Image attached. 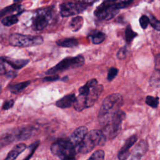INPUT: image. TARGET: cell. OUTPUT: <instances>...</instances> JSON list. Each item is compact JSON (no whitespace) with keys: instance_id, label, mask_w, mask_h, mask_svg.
<instances>
[{"instance_id":"5bb4252c","label":"cell","mask_w":160,"mask_h":160,"mask_svg":"<svg viewBox=\"0 0 160 160\" xmlns=\"http://www.w3.org/2000/svg\"><path fill=\"white\" fill-rule=\"evenodd\" d=\"M75 99L76 96L74 94H68L57 101L56 102V106L62 109L70 108L74 104Z\"/></svg>"},{"instance_id":"e575fe53","label":"cell","mask_w":160,"mask_h":160,"mask_svg":"<svg viewBox=\"0 0 160 160\" xmlns=\"http://www.w3.org/2000/svg\"><path fill=\"white\" fill-rule=\"evenodd\" d=\"M6 72V69L4 66V61L2 58H0V75L4 74Z\"/></svg>"},{"instance_id":"9c48e42d","label":"cell","mask_w":160,"mask_h":160,"mask_svg":"<svg viewBox=\"0 0 160 160\" xmlns=\"http://www.w3.org/2000/svg\"><path fill=\"white\" fill-rule=\"evenodd\" d=\"M88 132V128L86 126H82L76 128L71 134L69 138V141L74 146L76 150Z\"/></svg>"},{"instance_id":"ba28073f","label":"cell","mask_w":160,"mask_h":160,"mask_svg":"<svg viewBox=\"0 0 160 160\" xmlns=\"http://www.w3.org/2000/svg\"><path fill=\"white\" fill-rule=\"evenodd\" d=\"M88 4L81 2H66L60 5V14L63 17H68L74 16L83 11Z\"/></svg>"},{"instance_id":"ffe728a7","label":"cell","mask_w":160,"mask_h":160,"mask_svg":"<svg viewBox=\"0 0 160 160\" xmlns=\"http://www.w3.org/2000/svg\"><path fill=\"white\" fill-rule=\"evenodd\" d=\"M56 44L61 47L74 48L78 45V41L74 38H66L58 41Z\"/></svg>"},{"instance_id":"cb8c5ba5","label":"cell","mask_w":160,"mask_h":160,"mask_svg":"<svg viewBox=\"0 0 160 160\" xmlns=\"http://www.w3.org/2000/svg\"><path fill=\"white\" fill-rule=\"evenodd\" d=\"M18 22V18L16 15H11L4 18L2 20V23L5 26H10L16 24Z\"/></svg>"},{"instance_id":"2e32d148","label":"cell","mask_w":160,"mask_h":160,"mask_svg":"<svg viewBox=\"0 0 160 160\" xmlns=\"http://www.w3.org/2000/svg\"><path fill=\"white\" fill-rule=\"evenodd\" d=\"M2 58L5 62L9 64L12 68L16 69L22 68L29 62V60L28 59H15L10 58Z\"/></svg>"},{"instance_id":"1f68e13d","label":"cell","mask_w":160,"mask_h":160,"mask_svg":"<svg viewBox=\"0 0 160 160\" xmlns=\"http://www.w3.org/2000/svg\"><path fill=\"white\" fill-rule=\"evenodd\" d=\"M39 143V141H36V142H34L33 144H32L31 145V146H30V148H31V152H30V153L28 154V156L25 159H24L23 160H28V159L32 156V155L33 154V153H34V152L35 151L37 147L38 146Z\"/></svg>"},{"instance_id":"44dd1931","label":"cell","mask_w":160,"mask_h":160,"mask_svg":"<svg viewBox=\"0 0 160 160\" xmlns=\"http://www.w3.org/2000/svg\"><path fill=\"white\" fill-rule=\"evenodd\" d=\"M73 104L74 109L77 111H81L86 108L85 96L79 94L77 98H76Z\"/></svg>"},{"instance_id":"4fadbf2b","label":"cell","mask_w":160,"mask_h":160,"mask_svg":"<svg viewBox=\"0 0 160 160\" xmlns=\"http://www.w3.org/2000/svg\"><path fill=\"white\" fill-rule=\"evenodd\" d=\"M94 147H95V145L94 144L93 142L89 138L88 134H86L84 138L83 139V140L82 141V142L77 147L76 150H78L79 152H81L82 154H86L90 152Z\"/></svg>"},{"instance_id":"d6986e66","label":"cell","mask_w":160,"mask_h":160,"mask_svg":"<svg viewBox=\"0 0 160 160\" xmlns=\"http://www.w3.org/2000/svg\"><path fill=\"white\" fill-rule=\"evenodd\" d=\"M84 22V19L81 16H76L72 18L69 22V28L72 31H78L79 30Z\"/></svg>"},{"instance_id":"4316f807","label":"cell","mask_w":160,"mask_h":160,"mask_svg":"<svg viewBox=\"0 0 160 160\" xmlns=\"http://www.w3.org/2000/svg\"><path fill=\"white\" fill-rule=\"evenodd\" d=\"M104 152L101 149H98L92 154L88 160H104Z\"/></svg>"},{"instance_id":"5b68a950","label":"cell","mask_w":160,"mask_h":160,"mask_svg":"<svg viewBox=\"0 0 160 160\" xmlns=\"http://www.w3.org/2000/svg\"><path fill=\"white\" fill-rule=\"evenodd\" d=\"M124 118L125 113L119 109L116 113L112 121L104 126V129L101 131L106 139H113L119 133L121 129V124Z\"/></svg>"},{"instance_id":"7402d4cb","label":"cell","mask_w":160,"mask_h":160,"mask_svg":"<svg viewBox=\"0 0 160 160\" xmlns=\"http://www.w3.org/2000/svg\"><path fill=\"white\" fill-rule=\"evenodd\" d=\"M30 82H31L29 81H24V82H22L20 83H18V84L11 86L10 87L9 89L11 92L17 94V93H19L21 91H22L24 89H25L30 84Z\"/></svg>"},{"instance_id":"d4e9b609","label":"cell","mask_w":160,"mask_h":160,"mask_svg":"<svg viewBox=\"0 0 160 160\" xmlns=\"http://www.w3.org/2000/svg\"><path fill=\"white\" fill-rule=\"evenodd\" d=\"M146 103L148 106L153 108H156L159 104V98L158 97L155 98L151 96H148L146 98Z\"/></svg>"},{"instance_id":"f35d334b","label":"cell","mask_w":160,"mask_h":160,"mask_svg":"<svg viewBox=\"0 0 160 160\" xmlns=\"http://www.w3.org/2000/svg\"><path fill=\"white\" fill-rule=\"evenodd\" d=\"M19 1V0H14V2H18V1Z\"/></svg>"},{"instance_id":"603a6c76","label":"cell","mask_w":160,"mask_h":160,"mask_svg":"<svg viewBox=\"0 0 160 160\" xmlns=\"http://www.w3.org/2000/svg\"><path fill=\"white\" fill-rule=\"evenodd\" d=\"M137 35V33L131 29L129 25H128L124 32V39L126 42L130 44Z\"/></svg>"},{"instance_id":"277c9868","label":"cell","mask_w":160,"mask_h":160,"mask_svg":"<svg viewBox=\"0 0 160 160\" xmlns=\"http://www.w3.org/2000/svg\"><path fill=\"white\" fill-rule=\"evenodd\" d=\"M11 45L20 48L40 45L43 42V38L40 36L24 35L18 33L12 34L9 38Z\"/></svg>"},{"instance_id":"ac0fdd59","label":"cell","mask_w":160,"mask_h":160,"mask_svg":"<svg viewBox=\"0 0 160 160\" xmlns=\"http://www.w3.org/2000/svg\"><path fill=\"white\" fill-rule=\"evenodd\" d=\"M92 42L94 44H99L104 41L106 35L102 31L99 30H94L89 35Z\"/></svg>"},{"instance_id":"d590c367","label":"cell","mask_w":160,"mask_h":160,"mask_svg":"<svg viewBox=\"0 0 160 160\" xmlns=\"http://www.w3.org/2000/svg\"><path fill=\"white\" fill-rule=\"evenodd\" d=\"M159 54H158L155 58V68L156 71H159Z\"/></svg>"},{"instance_id":"f1b7e54d","label":"cell","mask_w":160,"mask_h":160,"mask_svg":"<svg viewBox=\"0 0 160 160\" xmlns=\"http://www.w3.org/2000/svg\"><path fill=\"white\" fill-rule=\"evenodd\" d=\"M128 53V49L126 46H123L119 49L117 52V57L119 59H124L126 58Z\"/></svg>"},{"instance_id":"e0dca14e","label":"cell","mask_w":160,"mask_h":160,"mask_svg":"<svg viewBox=\"0 0 160 160\" xmlns=\"http://www.w3.org/2000/svg\"><path fill=\"white\" fill-rule=\"evenodd\" d=\"M148 144L147 142L145 140L142 139L135 146L134 149H133L132 154H137L142 157L146 154V152L148 151Z\"/></svg>"},{"instance_id":"83f0119b","label":"cell","mask_w":160,"mask_h":160,"mask_svg":"<svg viewBox=\"0 0 160 160\" xmlns=\"http://www.w3.org/2000/svg\"><path fill=\"white\" fill-rule=\"evenodd\" d=\"M150 84L152 86L159 87V71H156V72L154 73L150 79Z\"/></svg>"},{"instance_id":"6da1fadb","label":"cell","mask_w":160,"mask_h":160,"mask_svg":"<svg viewBox=\"0 0 160 160\" xmlns=\"http://www.w3.org/2000/svg\"><path fill=\"white\" fill-rule=\"evenodd\" d=\"M122 104L123 99L120 94L114 93L108 96L104 99L99 111V122L103 126L108 124L120 109Z\"/></svg>"},{"instance_id":"d6a6232c","label":"cell","mask_w":160,"mask_h":160,"mask_svg":"<svg viewBox=\"0 0 160 160\" xmlns=\"http://www.w3.org/2000/svg\"><path fill=\"white\" fill-rule=\"evenodd\" d=\"M59 76L58 74H52V75H50L48 77H45L43 78V81H46V82H52V81H58V79H59Z\"/></svg>"},{"instance_id":"74e56055","label":"cell","mask_w":160,"mask_h":160,"mask_svg":"<svg viewBox=\"0 0 160 160\" xmlns=\"http://www.w3.org/2000/svg\"><path fill=\"white\" fill-rule=\"evenodd\" d=\"M141 156L137 155V154H132L131 158L130 160H141Z\"/></svg>"},{"instance_id":"9a60e30c","label":"cell","mask_w":160,"mask_h":160,"mask_svg":"<svg viewBox=\"0 0 160 160\" xmlns=\"http://www.w3.org/2000/svg\"><path fill=\"white\" fill-rule=\"evenodd\" d=\"M26 146L25 144L21 143L16 145L8 153L7 157L4 160H15L16 158L22 152L24 151Z\"/></svg>"},{"instance_id":"52a82bcc","label":"cell","mask_w":160,"mask_h":160,"mask_svg":"<svg viewBox=\"0 0 160 160\" xmlns=\"http://www.w3.org/2000/svg\"><path fill=\"white\" fill-rule=\"evenodd\" d=\"M51 11L50 8H42L34 12L32 17V27L36 31L44 29L49 24Z\"/></svg>"},{"instance_id":"30bf717a","label":"cell","mask_w":160,"mask_h":160,"mask_svg":"<svg viewBox=\"0 0 160 160\" xmlns=\"http://www.w3.org/2000/svg\"><path fill=\"white\" fill-rule=\"evenodd\" d=\"M102 91L103 86L101 84H97L96 86L91 88L88 94L85 96L86 108L91 107L94 104Z\"/></svg>"},{"instance_id":"8fae6325","label":"cell","mask_w":160,"mask_h":160,"mask_svg":"<svg viewBox=\"0 0 160 160\" xmlns=\"http://www.w3.org/2000/svg\"><path fill=\"white\" fill-rule=\"evenodd\" d=\"M138 137L136 135H132L126 139L123 146L120 149L118 152V159L119 160H126L130 154L129 148L136 142Z\"/></svg>"},{"instance_id":"ab89813d","label":"cell","mask_w":160,"mask_h":160,"mask_svg":"<svg viewBox=\"0 0 160 160\" xmlns=\"http://www.w3.org/2000/svg\"><path fill=\"white\" fill-rule=\"evenodd\" d=\"M104 1H109V0H104Z\"/></svg>"},{"instance_id":"f546056e","label":"cell","mask_w":160,"mask_h":160,"mask_svg":"<svg viewBox=\"0 0 160 160\" xmlns=\"http://www.w3.org/2000/svg\"><path fill=\"white\" fill-rule=\"evenodd\" d=\"M118 73V69L116 68H111L109 71H108V76H107V79L109 81H112L113 79H114V78L117 76Z\"/></svg>"},{"instance_id":"8d00e7d4","label":"cell","mask_w":160,"mask_h":160,"mask_svg":"<svg viewBox=\"0 0 160 160\" xmlns=\"http://www.w3.org/2000/svg\"><path fill=\"white\" fill-rule=\"evenodd\" d=\"M76 1V2H81V3H83V4H89L90 3L93 2L94 1H95L96 0H75Z\"/></svg>"},{"instance_id":"484cf974","label":"cell","mask_w":160,"mask_h":160,"mask_svg":"<svg viewBox=\"0 0 160 160\" xmlns=\"http://www.w3.org/2000/svg\"><path fill=\"white\" fill-rule=\"evenodd\" d=\"M148 18H149V24L151 25V26L155 29L157 31H159L160 30V22L159 20H158L153 15H152L151 14H148Z\"/></svg>"},{"instance_id":"7a4b0ae2","label":"cell","mask_w":160,"mask_h":160,"mask_svg":"<svg viewBox=\"0 0 160 160\" xmlns=\"http://www.w3.org/2000/svg\"><path fill=\"white\" fill-rule=\"evenodd\" d=\"M51 151L61 160H76V150L69 140L59 139L52 144Z\"/></svg>"},{"instance_id":"7c38bea8","label":"cell","mask_w":160,"mask_h":160,"mask_svg":"<svg viewBox=\"0 0 160 160\" xmlns=\"http://www.w3.org/2000/svg\"><path fill=\"white\" fill-rule=\"evenodd\" d=\"M87 134L93 142L95 146H103L106 142V139L101 131L93 129L88 132Z\"/></svg>"},{"instance_id":"4dcf8cb0","label":"cell","mask_w":160,"mask_h":160,"mask_svg":"<svg viewBox=\"0 0 160 160\" xmlns=\"http://www.w3.org/2000/svg\"><path fill=\"white\" fill-rule=\"evenodd\" d=\"M139 24L141 27L144 29H146L148 26L149 24V18L147 16L145 15H142L141 16V18H139Z\"/></svg>"},{"instance_id":"8992f818","label":"cell","mask_w":160,"mask_h":160,"mask_svg":"<svg viewBox=\"0 0 160 160\" xmlns=\"http://www.w3.org/2000/svg\"><path fill=\"white\" fill-rule=\"evenodd\" d=\"M115 0L104 1L94 11V15L101 20L108 21L112 19L119 12Z\"/></svg>"},{"instance_id":"836d02e7","label":"cell","mask_w":160,"mask_h":160,"mask_svg":"<svg viewBox=\"0 0 160 160\" xmlns=\"http://www.w3.org/2000/svg\"><path fill=\"white\" fill-rule=\"evenodd\" d=\"M14 101L12 99H10L9 101H6L4 103L3 106H2V109H5V110H7V109H9L11 108L13 106V105H14Z\"/></svg>"},{"instance_id":"3957f363","label":"cell","mask_w":160,"mask_h":160,"mask_svg":"<svg viewBox=\"0 0 160 160\" xmlns=\"http://www.w3.org/2000/svg\"><path fill=\"white\" fill-rule=\"evenodd\" d=\"M84 63V58L82 56L79 55L74 57H68L59 62L56 66L50 68L45 72L46 75L55 74L56 72H61L69 69L79 68Z\"/></svg>"}]
</instances>
